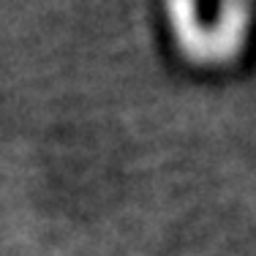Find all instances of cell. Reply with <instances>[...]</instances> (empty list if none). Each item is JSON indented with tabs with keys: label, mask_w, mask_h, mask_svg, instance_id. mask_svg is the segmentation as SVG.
Segmentation results:
<instances>
[{
	"label": "cell",
	"mask_w": 256,
	"mask_h": 256,
	"mask_svg": "<svg viewBox=\"0 0 256 256\" xmlns=\"http://www.w3.org/2000/svg\"><path fill=\"white\" fill-rule=\"evenodd\" d=\"M164 6L174 46L191 66L226 68L242 58L254 28L251 0H221L212 22L199 16L196 0H164Z\"/></svg>",
	"instance_id": "6da1fadb"
}]
</instances>
